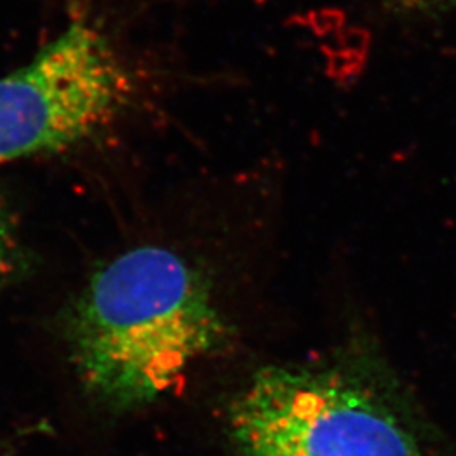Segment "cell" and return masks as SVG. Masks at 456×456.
<instances>
[{"mask_svg":"<svg viewBox=\"0 0 456 456\" xmlns=\"http://www.w3.org/2000/svg\"><path fill=\"white\" fill-rule=\"evenodd\" d=\"M227 335L208 277L163 245L134 247L98 267L69 313L83 384L115 408L163 397Z\"/></svg>","mask_w":456,"mask_h":456,"instance_id":"obj_1","label":"cell"},{"mask_svg":"<svg viewBox=\"0 0 456 456\" xmlns=\"http://www.w3.org/2000/svg\"><path fill=\"white\" fill-rule=\"evenodd\" d=\"M134 75L97 24L77 19L0 77V164L61 152L131 107Z\"/></svg>","mask_w":456,"mask_h":456,"instance_id":"obj_2","label":"cell"},{"mask_svg":"<svg viewBox=\"0 0 456 456\" xmlns=\"http://www.w3.org/2000/svg\"><path fill=\"white\" fill-rule=\"evenodd\" d=\"M244 456H423L391 411L342 377L267 367L230 408Z\"/></svg>","mask_w":456,"mask_h":456,"instance_id":"obj_3","label":"cell"},{"mask_svg":"<svg viewBox=\"0 0 456 456\" xmlns=\"http://www.w3.org/2000/svg\"><path fill=\"white\" fill-rule=\"evenodd\" d=\"M19 257V235L11 210L0 203V282L16 267Z\"/></svg>","mask_w":456,"mask_h":456,"instance_id":"obj_4","label":"cell"},{"mask_svg":"<svg viewBox=\"0 0 456 456\" xmlns=\"http://www.w3.org/2000/svg\"><path fill=\"white\" fill-rule=\"evenodd\" d=\"M395 2L404 7L419 9V11H436V9L456 7V0H395Z\"/></svg>","mask_w":456,"mask_h":456,"instance_id":"obj_5","label":"cell"}]
</instances>
